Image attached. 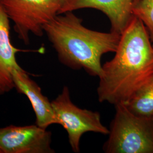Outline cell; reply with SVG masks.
I'll return each instance as SVG.
<instances>
[{
    "mask_svg": "<svg viewBox=\"0 0 153 153\" xmlns=\"http://www.w3.org/2000/svg\"><path fill=\"white\" fill-rule=\"evenodd\" d=\"M10 19L0 4V95L9 93L15 85L11 72L21 69L16 60V54L23 51L16 48L11 42Z\"/></svg>",
    "mask_w": 153,
    "mask_h": 153,
    "instance_id": "obj_9",
    "label": "cell"
},
{
    "mask_svg": "<svg viewBox=\"0 0 153 153\" xmlns=\"http://www.w3.org/2000/svg\"><path fill=\"white\" fill-rule=\"evenodd\" d=\"M52 133L36 124L0 128L2 153H54Z\"/></svg>",
    "mask_w": 153,
    "mask_h": 153,
    "instance_id": "obj_6",
    "label": "cell"
},
{
    "mask_svg": "<svg viewBox=\"0 0 153 153\" xmlns=\"http://www.w3.org/2000/svg\"><path fill=\"white\" fill-rule=\"evenodd\" d=\"M0 153H2V152L1 151V150H0Z\"/></svg>",
    "mask_w": 153,
    "mask_h": 153,
    "instance_id": "obj_12",
    "label": "cell"
},
{
    "mask_svg": "<svg viewBox=\"0 0 153 153\" xmlns=\"http://www.w3.org/2000/svg\"><path fill=\"white\" fill-rule=\"evenodd\" d=\"M143 22L133 16L120 35L115 56L102 65L97 94L100 103H125L153 75V45Z\"/></svg>",
    "mask_w": 153,
    "mask_h": 153,
    "instance_id": "obj_1",
    "label": "cell"
},
{
    "mask_svg": "<svg viewBox=\"0 0 153 153\" xmlns=\"http://www.w3.org/2000/svg\"><path fill=\"white\" fill-rule=\"evenodd\" d=\"M43 31L57 53L59 60L73 70L83 69L99 76L102 56L116 51L120 35L100 32L86 27L82 19L69 11L45 24Z\"/></svg>",
    "mask_w": 153,
    "mask_h": 153,
    "instance_id": "obj_2",
    "label": "cell"
},
{
    "mask_svg": "<svg viewBox=\"0 0 153 153\" xmlns=\"http://www.w3.org/2000/svg\"><path fill=\"white\" fill-rule=\"evenodd\" d=\"M124 104L135 115L153 117V75Z\"/></svg>",
    "mask_w": 153,
    "mask_h": 153,
    "instance_id": "obj_10",
    "label": "cell"
},
{
    "mask_svg": "<svg viewBox=\"0 0 153 153\" xmlns=\"http://www.w3.org/2000/svg\"><path fill=\"white\" fill-rule=\"evenodd\" d=\"M134 0H65L59 14L91 8L104 14L111 23V31L121 35L131 21Z\"/></svg>",
    "mask_w": 153,
    "mask_h": 153,
    "instance_id": "obj_7",
    "label": "cell"
},
{
    "mask_svg": "<svg viewBox=\"0 0 153 153\" xmlns=\"http://www.w3.org/2000/svg\"><path fill=\"white\" fill-rule=\"evenodd\" d=\"M115 107L104 152L153 153V117L135 115L124 103Z\"/></svg>",
    "mask_w": 153,
    "mask_h": 153,
    "instance_id": "obj_3",
    "label": "cell"
},
{
    "mask_svg": "<svg viewBox=\"0 0 153 153\" xmlns=\"http://www.w3.org/2000/svg\"><path fill=\"white\" fill-rule=\"evenodd\" d=\"M65 0H0V4L14 23L18 38L26 45L30 33L41 37L43 26L59 14Z\"/></svg>",
    "mask_w": 153,
    "mask_h": 153,
    "instance_id": "obj_4",
    "label": "cell"
},
{
    "mask_svg": "<svg viewBox=\"0 0 153 153\" xmlns=\"http://www.w3.org/2000/svg\"><path fill=\"white\" fill-rule=\"evenodd\" d=\"M132 14L143 22L153 43V0H134Z\"/></svg>",
    "mask_w": 153,
    "mask_h": 153,
    "instance_id": "obj_11",
    "label": "cell"
},
{
    "mask_svg": "<svg viewBox=\"0 0 153 153\" xmlns=\"http://www.w3.org/2000/svg\"><path fill=\"white\" fill-rule=\"evenodd\" d=\"M15 88L18 93L25 95L34 111L37 126L47 129L52 124H59L52 103L44 95L42 88L23 69H13L11 72Z\"/></svg>",
    "mask_w": 153,
    "mask_h": 153,
    "instance_id": "obj_8",
    "label": "cell"
},
{
    "mask_svg": "<svg viewBox=\"0 0 153 153\" xmlns=\"http://www.w3.org/2000/svg\"><path fill=\"white\" fill-rule=\"evenodd\" d=\"M51 103L59 124L67 132L73 152H80V141L84 134L94 132L108 134L109 129L103 124L100 114L96 111L82 109L74 104L68 87L64 86Z\"/></svg>",
    "mask_w": 153,
    "mask_h": 153,
    "instance_id": "obj_5",
    "label": "cell"
}]
</instances>
